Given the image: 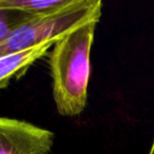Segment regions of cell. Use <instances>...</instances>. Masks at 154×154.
<instances>
[{
  "label": "cell",
  "mask_w": 154,
  "mask_h": 154,
  "mask_svg": "<svg viewBox=\"0 0 154 154\" xmlns=\"http://www.w3.org/2000/svg\"><path fill=\"white\" fill-rule=\"evenodd\" d=\"M99 20L87 21L55 41L50 55L53 96L58 113L76 116L85 110L90 78V54Z\"/></svg>",
  "instance_id": "6da1fadb"
},
{
  "label": "cell",
  "mask_w": 154,
  "mask_h": 154,
  "mask_svg": "<svg viewBox=\"0 0 154 154\" xmlns=\"http://www.w3.org/2000/svg\"><path fill=\"white\" fill-rule=\"evenodd\" d=\"M100 0H77L71 7L45 17L35 18L15 30L1 45L0 57L56 41L72 29L87 21L100 19Z\"/></svg>",
  "instance_id": "7a4b0ae2"
},
{
  "label": "cell",
  "mask_w": 154,
  "mask_h": 154,
  "mask_svg": "<svg viewBox=\"0 0 154 154\" xmlns=\"http://www.w3.org/2000/svg\"><path fill=\"white\" fill-rule=\"evenodd\" d=\"M54 133L30 122L0 117V154H50Z\"/></svg>",
  "instance_id": "3957f363"
},
{
  "label": "cell",
  "mask_w": 154,
  "mask_h": 154,
  "mask_svg": "<svg viewBox=\"0 0 154 154\" xmlns=\"http://www.w3.org/2000/svg\"><path fill=\"white\" fill-rule=\"evenodd\" d=\"M55 41L40 45L36 48L9 54L0 57V89L8 87L12 79L19 78L35 61L45 56Z\"/></svg>",
  "instance_id": "277c9868"
},
{
  "label": "cell",
  "mask_w": 154,
  "mask_h": 154,
  "mask_svg": "<svg viewBox=\"0 0 154 154\" xmlns=\"http://www.w3.org/2000/svg\"><path fill=\"white\" fill-rule=\"evenodd\" d=\"M77 0H0V9L17 10L36 17L58 13L73 5Z\"/></svg>",
  "instance_id": "5b68a950"
},
{
  "label": "cell",
  "mask_w": 154,
  "mask_h": 154,
  "mask_svg": "<svg viewBox=\"0 0 154 154\" xmlns=\"http://www.w3.org/2000/svg\"><path fill=\"white\" fill-rule=\"evenodd\" d=\"M38 18L17 10L0 9V45L18 28Z\"/></svg>",
  "instance_id": "8992f818"
},
{
  "label": "cell",
  "mask_w": 154,
  "mask_h": 154,
  "mask_svg": "<svg viewBox=\"0 0 154 154\" xmlns=\"http://www.w3.org/2000/svg\"><path fill=\"white\" fill-rule=\"evenodd\" d=\"M149 154H154V140H153V143H152V146H151V149H150V151H149Z\"/></svg>",
  "instance_id": "52a82bcc"
}]
</instances>
